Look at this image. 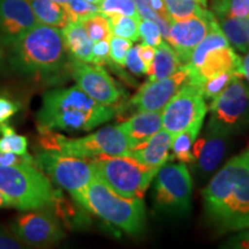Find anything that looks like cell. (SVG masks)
<instances>
[{
  "mask_svg": "<svg viewBox=\"0 0 249 249\" xmlns=\"http://www.w3.org/2000/svg\"><path fill=\"white\" fill-rule=\"evenodd\" d=\"M202 195L205 213L218 231L249 229V147L214 174Z\"/></svg>",
  "mask_w": 249,
  "mask_h": 249,
  "instance_id": "1",
  "label": "cell"
},
{
  "mask_svg": "<svg viewBox=\"0 0 249 249\" xmlns=\"http://www.w3.org/2000/svg\"><path fill=\"white\" fill-rule=\"evenodd\" d=\"M116 114L112 107L93 101L77 86L49 90L37 112L38 130L89 132L110 121Z\"/></svg>",
  "mask_w": 249,
  "mask_h": 249,
  "instance_id": "2",
  "label": "cell"
},
{
  "mask_svg": "<svg viewBox=\"0 0 249 249\" xmlns=\"http://www.w3.org/2000/svg\"><path fill=\"white\" fill-rule=\"evenodd\" d=\"M8 48V61L18 73L28 76L58 75L68 65L60 28L37 23Z\"/></svg>",
  "mask_w": 249,
  "mask_h": 249,
  "instance_id": "3",
  "label": "cell"
},
{
  "mask_svg": "<svg viewBox=\"0 0 249 249\" xmlns=\"http://www.w3.org/2000/svg\"><path fill=\"white\" fill-rule=\"evenodd\" d=\"M74 200L90 213L128 234H138L144 227L145 208L142 198L118 195L97 177Z\"/></svg>",
  "mask_w": 249,
  "mask_h": 249,
  "instance_id": "4",
  "label": "cell"
},
{
  "mask_svg": "<svg viewBox=\"0 0 249 249\" xmlns=\"http://www.w3.org/2000/svg\"><path fill=\"white\" fill-rule=\"evenodd\" d=\"M0 191L7 196L12 208L21 211L54 207L61 198L37 164L0 166Z\"/></svg>",
  "mask_w": 249,
  "mask_h": 249,
  "instance_id": "5",
  "label": "cell"
},
{
  "mask_svg": "<svg viewBox=\"0 0 249 249\" xmlns=\"http://www.w3.org/2000/svg\"><path fill=\"white\" fill-rule=\"evenodd\" d=\"M39 144L45 150L85 160H95L101 156H128L130 151L119 124L103 127L82 138H67L51 130H39Z\"/></svg>",
  "mask_w": 249,
  "mask_h": 249,
  "instance_id": "6",
  "label": "cell"
},
{
  "mask_svg": "<svg viewBox=\"0 0 249 249\" xmlns=\"http://www.w3.org/2000/svg\"><path fill=\"white\" fill-rule=\"evenodd\" d=\"M92 160L96 177L118 195L128 198H142L158 172L130 156H101Z\"/></svg>",
  "mask_w": 249,
  "mask_h": 249,
  "instance_id": "7",
  "label": "cell"
},
{
  "mask_svg": "<svg viewBox=\"0 0 249 249\" xmlns=\"http://www.w3.org/2000/svg\"><path fill=\"white\" fill-rule=\"evenodd\" d=\"M37 165L50 179L67 191L75 198L96 177L92 160L73 157L52 150H42L36 154Z\"/></svg>",
  "mask_w": 249,
  "mask_h": 249,
  "instance_id": "8",
  "label": "cell"
},
{
  "mask_svg": "<svg viewBox=\"0 0 249 249\" xmlns=\"http://www.w3.org/2000/svg\"><path fill=\"white\" fill-rule=\"evenodd\" d=\"M207 105L201 87L186 83L161 111L163 128L172 134L181 132L194 124H203Z\"/></svg>",
  "mask_w": 249,
  "mask_h": 249,
  "instance_id": "9",
  "label": "cell"
},
{
  "mask_svg": "<svg viewBox=\"0 0 249 249\" xmlns=\"http://www.w3.org/2000/svg\"><path fill=\"white\" fill-rule=\"evenodd\" d=\"M210 111L213 119L232 133L249 126V86L240 76H235L211 101Z\"/></svg>",
  "mask_w": 249,
  "mask_h": 249,
  "instance_id": "10",
  "label": "cell"
},
{
  "mask_svg": "<svg viewBox=\"0 0 249 249\" xmlns=\"http://www.w3.org/2000/svg\"><path fill=\"white\" fill-rule=\"evenodd\" d=\"M155 191L156 202L160 207L186 211L191 205L193 182L186 165L164 164L158 170Z\"/></svg>",
  "mask_w": 249,
  "mask_h": 249,
  "instance_id": "11",
  "label": "cell"
},
{
  "mask_svg": "<svg viewBox=\"0 0 249 249\" xmlns=\"http://www.w3.org/2000/svg\"><path fill=\"white\" fill-rule=\"evenodd\" d=\"M68 70L75 80L76 86L93 101L113 107L123 97L121 89L103 66L89 65L88 62L71 58Z\"/></svg>",
  "mask_w": 249,
  "mask_h": 249,
  "instance_id": "12",
  "label": "cell"
},
{
  "mask_svg": "<svg viewBox=\"0 0 249 249\" xmlns=\"http://www.w3.org/2000/svg\"><path fill=\"white\" fill-rule=\"evenodd\" d=\"M11 231L21 244L34 247L58 244L65 238V232L57 218L44 209L30 210L18 216L11 224Z\"/></svg>",
  "mask_w": 249,
  "mask_h": 249,
  "instance_id": "13",
  "label": "cell"
},
{
  "mask_svg": "<svg viewBox=\"0 0 249 249\" xmlns=\"http://www.w3.org/2000/svg\"><path fill=\"white\" fill-rule=\"evenodd\" d=\"M189 81L187 64L181 65L172 76L160 80H148L129 101L136 111H163L167 103Z\"/></svg>",
  "mask_w": 249,
  "mask_h": 249,
  "instance_id": "14",
  "label": "cell"
},
{
  "mask_svg": "<svg viewBox=\"0 0 249 249\" xmlns=\"http://www.w3.org/2000/svg\"><path fill=\"white\" fill-rule=\"evenodd\" d=\"M216 22V17L209 11H205L202 15L173 21L166 40L176 51L182 65L189 62L194 49Z\"/></svg>",
  "mask_w": 249,
  "mask_h": 249,
  "instance_id": "15",
  "label": "cell"
},
{
  "mask_svg": "<svg viewBox=\"0 0 249 249\" xmlns=\"http://www.w3.org/2000/svg\"><path fill=\"white\" fill-rule=\"evenodd\" d=\"M232 132L220 124L213 117L207 124V129L200 139H196L193 147V156L196 170L203 177L213 173L225 156L230 135Z\"/></svg>",
  "mask_w": 249,
  "mask_h": 249,
  "instance_id": "16",
  "label": "cell"
},
{
  "mask_svg": "<svg viewBox=\"0 0 249 249\" xmlns=\"http://www.w3.org/2000/svg\"><path fill=\"white\" fill-rule=\"evenodd\" d=\"M37 23L28 0H0V45L9 46Z\"/></svg>",
  "mask_w": 249,
  "mask_h": 249,
  "instance_id": "17",
  "label": "cell"
},
{
  "mask_svg": "<svg viewBox=\"0 0 249 249\" xmlns=\"http://www.w3.org/2000/svg\"><path fill=\"white\" fill-rule=\"evenodd\" d=\"M188 66V65H187ZM189 70L188 82L200 86L205 79L217 75L224 71H231L235 75L242 76V59L235 53L231 46L222 49H216L205 55L203 64L196 71Z\"/></svg>",
  "mask_w": 249,
  "mask_h": 249,
  "instance_id": "18",
  "label": "cell"
},
{
  "mask_svg": "<svg viewBox=\"0 0 249 249\" xmlns=\"http://www.w3.org/2000/svg\"><path fill=\"white\" fill-rule=\"evenodd\" d=\"M172 134L161 128L147 141L132 149L128 156L150 169L160 170L170 158L169 151L172 147Z\"/></svg>",
  "mask_w": 249,
  "mask_h": 249,
  "instance_id": "19",
  "label": "cell"
},
{
  "mask_svg": "<svg viewBox=\"0 0 249 249\" xmlns=\"http://www.w3.org/2000/svg\"><path fill=\"white\" fill-rule=\"evenodd\" d=\"M119 126L132 150L163 128L161 111H139V113L119 124Z\"/></svg>",
  "mask_w": 249,
  "mask_h": 249,
  "instance_id": "20",
  "label": "cell"
},
{
  "mask_svg": "<svg viewBox=\"0 0 249 249\" xmlns=\"http://www.w3.org/2000/svg\"><path fill=\"white\" fill-rule=\"evenodd\" d=\"M61 33L65 48L71 58L91 64L93 42L90 39L85 26L81 22L68 21L66 26L61 28Z\"/></svg>",
  "mask_w": 249,
  "mask_h": 249,
  "instance_id": "21",
  "label": "cell"
},
{
  "mask_svg": "<svg viewBox=\"0 0 249 249\" xmlns=\"http://www.w3.org/2000/svg\"><path fill=\"white\" fill-rule=\"evenodd\" d=\"M155 49V58L147 73L149 80H160L172 76L182 65L176 51L166 42H161Z\"/></svg>",
  "mask_w": 249,
  "mask_h": 249,
  "instance_id": "22",
  "label": "cell"
},
{
  "mask_svg": "<svg viewBox=\"0 0 249 249\" xmlns=\"http://www.w3.org/2000/svg\"><path fill=\"white\" fill-rule=\"evenodd\" d=\"M223 34L236 51L246 53L249 50V17H225L218 18Z\"/></svg>",
  "mask_w": 249,
  "mask_h": 249,
  "instance_id": "23",
  "label": "cell"
},
{
  "mask_svg": "<svg viewBox=\"0 0 249 249\" xmlns=\"http://www.w3.org/2000/svg\"><path fill=\"white\" fill-rule=\"evenodd\" d=\"M230 45L229 40L223 34L222 29H220L219 24H218V21L216 23H213L211 26L210 30L208 31V34L205 35L203 39L201 40L200 44H198L193 51L191 60L187 62L188 67L191 68L192 71H196L201 67V65L203 64L205 55L209 53L210 51L216 49H222V48H227Z\"/></svg>",
  "mask_w": 249,
  "mask_h": 249,
  "instance_id": "24",
  "label": "cell"
},
{
  "mask_svg": "<svg viewBox=\"0 0 249 249\" xmlns=\"http://www.w3.org/2000/svg\"><path fill=\"white\" fill-rule=\"evenodd\" d=\"M38 23L62 28L68 22L66 12L61 5L52 0H28Z\"/></svg>",
  "mask_w": 249,
  "mask_h": 249,
  "instance_id": "25",
  "label": "cell"
},
{
  "mask_svg": "<svg viewBox=\"0 0 249 249\" xmlns=\"http://www.w3.org/2000/svg\"><path fill=\"white\" fill-rule=\"evenodd\" d=\"M202 124H192L191 127L181 130L173 136L171 148L173 150L174 158L182 163H194L195 158L193 156V147H194L197 136L200 135Z\"/></svg>",
  "mask_w": 249,
  "mask_h": 249,
  "instance_id": "26",
  "label": "cell"
},
{
  "mask_svg": "<svg viewBox=\"0 0 249 249\" xmlns=\"http://www.w3.org/2000/svg\"><path fill=\"white\" fill-rule=\"evenodd\" d=\"M110 26V31L113 36L123 37L132 42H138L140 39L139 23L140 18L127 17V15H111L107 17Z\"/></svg>",
  "mask_w": 249,
  "mask_h": 249,
  "instance_id": "27",
  "label": "cell"
},
{
  "mask_svg": "<svg viewBox=\"0 0 249 249\" xmlns=\"http://www.w3.org/2000/svg\"><path fill=\"white\" fill-rule=\"evenodd\" d=\"M164 4L172 21L202 15L207 11L200 0H164Z\"/></svg>",
  "mask_w": 249,
  "mask_h": 249,
  "instance_id": "28",
  "label": "cell"
},
{
  "mask_svg": "<svg viewBox=\"0 0 249 249\" xmlns=\"http://www.w3.org/2000/svg\"><path fill=\"white\" fill-rule=\"evenodd\" d=\"M0 152H12L18 155L28 154V139L18 135L7 124H0Z\"/></svg>",
  "mask_w": 249,
  "mask_h": 249,
  "instance_id": "29",
  "label": "cell"
},
{
  "mask_svg": "<svg viewBox=\"0 0 249 249\" xmlns=\"http://www.w3.org/2000/svg\"><path fill=\"white\" fill-rule=\"evenodd\" d=\"M213 13L217 20L225 17H249V0H213Z\"/></svg>",
  "mask_w": 249,
  "mask_h": 249,
  "instance_id": "30",
  "label": "cell"
},
{
  "mask_svg": "<svg viewBox=\"0 0 249 249\" xmlns=\"http://www.w3.org/2000/svg\"><path fill=\"white\" fill-rule=\"evenodd\" d=\"M71 22H82L87 18L99 14V7L87 0H68L62 6Z\"/></svg>",
  "mask_w": 249,
  "mask_h": 249,
  "instance_id": "31",
  "label": "cell"
},
{
  "mask_svg": "<svg viewBox=\"0 0 249 249\" xmlns=\"http://www.w3.org/2000/svg\"><path fill=\"white\" fill-rule=\"evenodd\" d=\"M99 13L104 17H111V15H127L140 18L138 7L134 0H103L98 5Z\"/></svg>",
  "mask_w": 249,
  "mask_h": 249,
  "instance_id": "32",
  "label": "cell"
},
{
  "mask_svg": "<svg viewBox=\"0 0 249 249\" xmlns=\"http://www.w3.org/2000/svg\"><path fill=\"white\" fill-rule=\"evenodd\" d=\"M235 76L238 75L231 73V71H224V73H219L217 75L209 77V79H205L201 85V90L204 99L213 101Z\"/></svg>",
  "mask_w": 249,
  "mask_h": 249,
  "instance_id": "33",
  "label": "cell"
},
{
  "mask_svg": "<svg viewBox=\"0 0 249 249\" xmlns=\"http://www.w3.org/2000/svg\"><path fill=\"white\" fill-rule=\"evenodd\" d=\"M81 23L85 26L90 39L93 43L111 38L112 34L110 31V26H108V21L107 17H104L103 14L99 13L97 15H93V17L82 21Z\"/></svg>",
  "mask_w": 249,
  "mask_h": 249,
  "instance_id": "34",
  "label": "cell"
},
{
  "mask_svg": "<svg viewBox=\"0 0 249 249\" xmlns=\"http://www.w3.org/2000/svg\"><path fill=\"white\" fill-rule=\"evenodd\" d=\"M132 46V40L112 35L110 38V60L112 64L119 67H124L127 53Z\"/></svg>",
  "mask_w": 249,
  "mask_h": 249,
  "instance_id": "35",
  "label": "cell"
},
{
  "mask_svg": "<svg viewBox=\"0 0 249 249\" xmlns=\"http://www.w3.org/2000/svg\"><path fill=\"white\" fill-rule=\"evenodd\" d=\"M139 34L143 40V44H148L156 48L163 42V36H161L160 27L150 20L141 18L139 23Z\"/></svg>",
  "mask_w": 249,
  "mask_h": 249,
  "instance_id": "36",
  "label": "cell"
},
{
  "mask_svg": "<svg viewBox=\"0 0 249 249\" xmlns=\"http://www.w3.org/2000/svg\"><path fill=\"white\" fill-rule=\"evenodd\" d=\"M110 39H103L92 44L91 64L104 66L110 64Z\"/></svg>",
  "mask_w": 249,
  "mask_h": 249,
  "instance_id": "37",
  "label": "cell"
},
{
  "mask_svg": "<svg viewBox=\"0 0 249 249\" xmlns=\"http://www.w3.org/2000/svg\"><path fill=\"white\" fill-rule=\"evenodd\" d=\"M124 66L128 68L132 73L135 74V75H142V74L148 73L147 68H145L144 64H143V61L141 60V58H140L139 55L138 45L132 46V48L129 49L128 53H127V57H126Z\"/></svg>",
  "mask_w": 249,
  "mask_h": 249,
  "instance_id": "38",
  "label": "cell"
},
{
  "mask_svg": "<svg viewBox=\"0 0 249 249\" xmlns=\"http://www.w3.org/2000/svg\"><path fill=\"white\" fill-rule=\"evenodd\" d=\"M20 110L18 103L11 98L0 96V124H5Z\"/></svg>",
  "mask_w": 249,
  "mask_h": 249,
  "instance_id": "39",
  "label": "cell"
},
{
  "mask_svg": "<svg viewBox=\"0 0 249 249\" xmlns=\"http://www.w3.org/2000/svg\"><path fill=\"white\" fill-rule=\"evenodd\" d=\"M138 50H139L140 58H141L143 64H144L147 71H149V68H150L151 64H152V60H154V58H155L156 49L154 48V46L148 45V44H143L142 43V44L138 45Z\"/></svg>",
  "mask_w": 249,
  "mask_h": 249,
  "instance_id": "40",
  "label": "cell"
},
{
  "mask_svg": "<svg viewBox=\"0 0 249 249\" xmlns=\"http://www.w3.org/2000/svg\"><path fill=\"white\" fill-rule=\"evenodd\" d=\"M22 248L21 241L13 235L0 231V249H20Z\"/></svg>",
  "mask_w": 249,
  "mask_h": 249,
  "instance_id": "41",
  "label": "cell"
},
{
  "mask_svg": "<svg viewBox=\"0 0 249 249\" xmlns=\"http://www.w3.org/2000/svg\"><path fill=\"white\" fill-rule=\"evenodd\" d=\"M245 54V58L242 59V76L249 82V50Z\"/></svg>",
  "mask_w": 249,
  "mask_h": 249,
  "instance_id": "42",
  "label": "cell"
},
{
  "mask_svg": "<svg viewBox=\"0 0 249 249\" xmlns=\"http://www.w3.org/2000/svg\"><path fill=\"white\" fill-rule=\"evenodd\" d=\"M0 208H12L11 202L4 193L0 191Z\"/></svg>",
  "mask_w": 249,
  "mask_h": 249,
  "instance_id": "43",
  "label": "cell"
},
{
  "mask_svg": "<svg viewBox=\"0 0 249 249\" xmlns=\"http://www.w3.org/2000/svg\"><path fill=\"white\" fill-rule=\"evenodd\" d=\"M5 60H6L5 52H4V50L1 49V46H0V70H2V67H4Z\"/></svg>",
  "mask_w": 249,
  "mask_h": 249,
  "instance_id": "44",
  "label": "cell"
},
{
  "mask_svg": "<svg viewBox=\"0 0 249 249\" xmlns=\"http://www.w3.org/2000/svg\"><path fill=\"white\" fill-rule=\"evenodd\" d=\"M241 245H242V247L249 248V232L244 234V240L241 241Z\"/></svg>",
  "mask_w": 249,
  "mask_h": 249,
  "instance_id": "45",
  "label": "cell"
},
{
  "mask_svg": "<svg viewBox=\"0 0 249 249\" xmlns=\"http://www.w3.org/2000/svg\"><path fill=\"white\" fill-rule=\"evenodd\" d=\"M52 1H54V2H57V4H59V5L64 6L68 1V0H52Z\"/></svg>",
  "mask_w": 249,
  "mask_h": 249,
  "instance_id": "46",
  "label": "cell"
},
{
  "mask_svg": "<svg viewBox=\"0 0 249 249\" xmlns=\"http://www.w3.org/2000/svg\"><path fill=\"white\" fill-rule=\"evenodd\" d=\"M87 1H89V2H91V4H93V5H97L98 6L103 1V0H87Z\"/></svg>",
  "mask_w": 249,
  "mask_h": 249,
  "instance_id": "47",
  "label": "cell"
},
{
  "mask_svg": "<svg viewBox=\"0 0 249 249\" xmlns=\"http://www.w3.org/2000/svg\"><path fill=\"white\" fill-rule=\"evenodd\" d=\"M200 2L204 6V7H207V0H200Z\"/></svg>",
  "mask_w": 249,
  "mask_h": 249,
  "instance_id": "48",
  "label": "cell"
}]
</instances>
